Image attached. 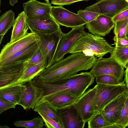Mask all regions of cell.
Masks as SVG:
<instances>
[{"mask_svg": "<svg viewBox=\"0 0 128 128\" xmlns=\"http://www.w3.org/2000/svg\"><path fill=\"white\" fill-rule=\"evenodd\" d=\"M94 56H86L80 52L68 56L42 70L37 75L45 80H60L92 68L97 60Z\"/></svg>", "mask_w": 128, "mask_h": 128, "instance_id": "1", "label": "cell"}, {"mask_svg": "<svg viewBox=\"0 0 128 128\" xmlns=\"http://www.w3.org/2000/svg\"><path fill=\"white\" fill-rule=\"evenodd\" d=\"M95 78L90 72H86L51 81L44 80L37 75L32 81L35 85L43 89L44 94L42 98L60 92H69L79 98L93 83Z\"/></svg>", "mask_w": 128, "mask_h": 128, "instance_id": "2", "label": "cell"}, {"mask_svg": "<svg viewBox=\"0 0 128 128\" xmlns=\"http://www.w3.org/2000/svg\"><path fill=\"white\" fill-rule=\"evenodd\" d=\"M114 48L104 38L87 33L75 42L69 53L82 52L86 56H95L99 58L102 57L107 54H111Z\"/></svg>", "mask_w": 128, "mask_h": 128, "instance_id": "3", "label": "cell"}, {"mask_svg": "<svg viewBox=\"0 0 128 128\" xmlns=\"http://www.w3.org/2000/svg\"><path fill=\"white\" fill-rule=\"evenodd\" d=\"M97 90L93 99L90 112L93 115L100 112L112 100L128 90L125 83L113 86L97 84Z\"/></svg>", "mask_w": 128, "mask_h": 128, "instance_id": "4", "label": "cell"}, {"mask_svg": "<svg viewBox=\"0 0 128 128\" xmlns=\"http://www.w3.org/2000/svg\"><path fill=\"white\" fill-rule=\"evenodd\" d=\"M35 33L40 37L37 41L39 48L44 58L46 68L51 64L59 42L65 34L60 28L55 32L49 34L39 32Z\"/></svg>", "mask_w": 128, "mask_h": 128, "instance_id": "5", "label": "cell"}, {"mask_svg": "<svg viewBox=\"0 0 128 128\" xmlns=\"http://www.w3.org/2000/svg\"><path fill=\"white\" fill-rule=\"evenodd\" d=\"M124 71V68L110 56L107 58H97L90 72L94 77L103 74L113 76L122 82Z\"/></svg>", "mask_w": 128, "mask_h": 128, "instance_id": "6", "label": "cell"}, {"mask_svg": "<svg viewBox=\"0 0 128 128\" xmlns=\"http://www.w3.org/2000/svg\"><path fill=\"white\" fill-rule=\"evenodd\" d=\"M128 8L125 0H98L84 9L113 18Z\"/></svg>", "mask_w": 128, "mask_h": 128, "instance_id": "7", "label": "cell"}, {"mask_svg": "<svg viewBox=\"0 0 128 128\" xmlns=\"http://www.w3.org/2000/svg\"><path fill=\"white\" fill-rule=\"evenodd\" d=\"M85 24L72 28L65 34L60 40L58 44L51 64L64 58L75 42L80 37L86 35L87 32L84 30Z\"/></svg>", "mask_w": 128, "mask_h": 128, "instance_id": "8", "label": "cell"}, {"mask_svg": "<svg viewBox=\"0 0 128 128\" xmlns=\"http://www.w3.org/2000/svg\"><path fill=\"white\" fill-rule=\"evenodd\" d=\"M51 14L58 24L68 28H72L87 24L78 14L70 11L62 6H52Z\"/></svg>", "mask_w": 128, "mask_h": 128, "instance_id": "9", "label": "cell"}, {"mask_svg": "<svg viewBox=\"0 0 128 128\" xmlns=\"http://www.w3.org/2000/svg\"><path fill=\"white\" fill-rule=\"evenodd\" d=\"M26 21L30 32L49 34L55 32L60 28V25L52 16L27 17Z\"/></svg>", "mask_w": 128, "mask_h": 128, "instance_id": "10", "label": "cell"}, {"mask_svg": "<svg viewBox=\"0 0 128 128\" xmlns=\"http://www.w3.org/2000/svg\"><path fill=\"white\" fill-rule=\"evenodd\" d=\"M56 113L62 128H83L86 122L74 104L61 108L56 109Z\"/></svg>", "mask_w": 128, "mask_h": 128, "instance_id": "11", "label": "cell"}, {"mask_svg": "<svg viewBox=\"0 0 128 128\" xmlns=\"http://www.w3.org/2000/svg\"><path fill=\"white\" fill-rule=\"evenodd\" d=\"M26 88L22 92L18 105L26 110L33 109L38 102L43 96V89L35 85L32 80L24 84Z\"/></svg>", "mask_w": 128, "mask_h": 128, "instance_id": "12", "label": "cell"}, {"mask_svg": "<svg viewBox=\"0 0 128 128\" xmlns=\"http://www.w3.org/2000/svg\"><path fill=\"white\" fill-rule=\"evenodd\" d=\"M40 39L39 36L36 33L30 32L14 42L8 43L1 50L0 54V62Z\"/></svg>", "mask_w": 128, "mask_h": 128, "instance_id": "13", "label": "cell"}, {"mask_svg": "<svg viewBox=\"0 0 128 128\" xmlns=\"http://www.w3.org/2000/svg\"><path fill=\"white\" fill-rule=\"evenodd\" d=\"M24 62H17L0 66V88L16 82L24 70Z\"/></svg>", "mask_w": 128, "mask_h": 128, "instance_id": "14", "label": "cell"}, {"mask_svg": "<svg viewBox=\"0 0 128 128\" xmlns=\"http://www.w3.org/2000/svg\"><path fill=\"white\" fill-rule=\"evenodd\" d=\"M97 90L96 84L92 88L88 89L80 97L74 105L82 119L86 122L93 116L90 112L93 99Z\"/></svg>", "mask_w": 128, "mask_h": 128, "instance_id": "15", "label": "cell"}, {"mask_svg": "<svg viewBox=\"0 0 128 128\" xmlns=\"http://www.w3.org/2000/svg\"><path fill=\"white\" fill-rule=\"evenodd\" d=\"M115 23L112 18L100 14L94 20L86 24V28L94 35L104 36L114 28Z\"/></svg>", "mask_w": 128, "mask_h": 128, "instance_id": "16", "label": "cell"}, {"mask_svg": "<svg viewBox=\"0 0 128 128\" xmlns=\"http://www.w3.org/2000/svg\"><path fill=\"white\" fill-rule=\"evenodd\" d=\"M128 96V92L121 94L107 104L100 112L110 123L115 124Z\"/></svg>", "mask_w": 128, "mask_h": 128, "instance_id": "17", "label": "cell"}, {"mask_svg": "<svg viewBox=\"0 0 128 128\" xmlns=\"http://www.w3.org/2000/svg\"><path fill=\"white\" fill-rule=\"evenodd\" d=\"M78 98L69 92H60L43 98L38 103L46 101L56 109H61L74 104Z\"/></svg>", "mask_w": 128, "mask_h": 128, "instance_id": "18", "label": "cell"}, {"mask_svg": "<svg viewBox=\"0 0 128 128\" xmlns=\"http://www.w3.org/2000/svg\"><path fill=\"white\" fill-rule=\"evenodd\" d=\"M27 17L37 16H52L51 4L41 2L36 0H30L23 4Z\"/></svg>", "mask_w": 128, "mask_h": 128, "instance_id": "19", "label": "cell"}, {"mask_svg": "<svg viewBox=\"0 0 128 128\" xmlns=\"http://www.w3.org/2000/svg\"><path fill=\"white\" fill-rule=\"evenodd\" d=\"M38 48L37 42H34L0 62V66L8 65L17 62H24L31 58Z\"/></svg>", "mask_w": 128, "mask_h": 128, "instance_id": "20", "label": "cell"}, {"mask_svg": "<svg viewBox=\"0 0 128 128\" xmlns=\"http://www.w3.org/2000/svg\"><path fill=\"white\" fill-rule=\"evenodd\" d=\"M26 18L23 11L15 19L10 43H12L22 38L28 33L27 32L29 28L27 23Z\"/></svg>", "mask_w": 128, "mask_h": 128, "instance_id": "21", "label": "cell"}, {"mask_svg": "<svg viewBox=\"0 0 128 128\" xmlns=\"http://www.w3.org/2000/svg\"><path fill=\"white\" fill-rule=\"evenodd\" d=\"M26 88L25 84H16L0 88V98L16 103L20 101L22 93Z\"/></svg>", "mask_w": 128, "mask_h": 128, "instance_id": "22", "label": "cell"}, {"mask_svg": "<svg viewBox=\"0 0 128 128\" xmlns=\"http://www.w3.org/2000/svg\"><path fill=\"white\" fill-rule=\"evenodd\" d=\"M45 68L44 63L43 62L24 69L19 78L16 82L8 86L24 84L28 81L32 80L40 72Z\"/></svg>", "mask_w": 128, "mask_h": 128, "instance_id": "23", "label": "cell"}, {"mask_svg": "<svg viewBox=\"0 0 128 128\" xmlns=\"http://www.w3.org/2000/svg\"><path fill=\"white\" fill-rule=\"evenodd\" d=\"M14 14L11 10L6 11L0 17V44L5 34L13 25Z\"/></svg>", "mask_w": 128, "mask_h": 128, "instance_id": "24", "label": "cell"}, {"mask_svg": "<svg viewBox=\"0 0 128 128\" xmlns=\"http://www.w3.org/2000/svg\"><path fill=\"white\" fill-rule=\"evenodd\" d=\"M88 128H122L116 124L110 123L99 112L94 115L88 121Z\"/></svg>", "mask_w": 128, "mask_h": 128, "instance_id": "25", "label": "cell"}, {"mask_svg": "<svg viewBox=\"0 0 128 128\" xmlns=\"http://www.w3.org/2000/svg\"><path fill=\"white\" fill-rule=\"evenodd\" d=\"M110 56L126 68L128 65V46H115L113 51L110 54Z\"/></svg>", "mask_w": 128, "mask_h": 128, "instance_id": "26", "label": "cell"}, {"mask_svg": "<svg viewBox=\"0 0 128 128\" xmlns=\"http://www.w3.org/2000/svg\"><path fill=\"white\" fill-rule=\"evenodd\" d=\"M33 110L36 112L44 113L60 124L56 109L47 102L44 101L38 103Z\"/></svg>", "mask_w": 128, "mask_h": 128, "instance_id": "27", "label": "cell"}, {"mask_svg": "<svg viewBox=\"0 0 128 128\" xmlns=\"http://www.w3.org/2000/svg\"><path fill=\"white\" fill-rule=\"evenodd\" d=\"M42 118L38 116L30 120H16L14 124L18 127H24L27 128H42L44 125Z\"/></svg>", "mask_w": 128, "mask_h": 128, "instance_id": "28", "label": "cell"}, {"mask_svg": "<svg viewBox=\"0 0 128 128\" xmlns=\"http://www.w3.org/2000/svg\"><path fill=\"white\" fill-rule=\"evenodd\" d=\"M128 23V18L115 22L113 30L114 35L113 40L114 41L126 37V30Z\"/></svg>", "mask_w": 128, "mask_h": 128, "instance_id": "29", "label": "cell"}, {"mask_svg": "<svg viewBox=\"0 0 128 128\" xmlns=\"http://www.w3.org/2000/svg\"><path fill=\"white\" fill-rule=\"evenodd\" d=\"M96 82L97 84L109 85H118L124 82V81L120 82L116 77L111 75L103 74L95 77Z\"/></svg>", "mask_w": 128, "mask_h": 128, "instance_id": "30", "label": "cell"}, {"mask_svg": "<svg viewBox=\"0 0 128 128\" xmlns=\"http://www.w3.org/2000/svg\"><path fill=\"white\" fill-rule=\"evenodd\" d=\"M115 124L120 126L122 128L128 127V96Z\"/></svg>", "mask_w": 128, "mask_h": 128, "instance_id": "31", "label": "cell"}, {"mask_svg": "<svg viewBox=\"0 0 128 128\" xmlns=\"http://www.w3.org/2000/svg\"><path fill=\"white\" fill-rule=\"evenodd\" d=\"M44 62V60L41 52L38 48L32 56L24 64V69Z\"/></svg>", "mask_w": 128, "mask_h": 128, "instance_id": "32", "label": "cell"}, {"mask_svg": "<svg viewBox=\"0 0 128 128\" xmlns=\"http://www.w3.org/2000/svg\"><path fill=\"white\" fill-rule=\"evenodd\" d=\"M78 14L87 23L96 19L100 14L84 10H80Z\"/></svg>", "mask_w": 128, "mask_h": 128, "instance_id": "33", "label": "cell"}, {"mask_svg": "<svg viewBox=\"0 0 128 128\" xmlns=\"http://www.w3.org/2000/svg\"><path fill=\"white\" fill-rule=\"evenodd\" d=\"M44 123V125L48 128H62L61 124L53 119L42 112H38Z\"/></svg>", "mask_w": 128, "mask_h": 128, "instance_id": "34", "label": "cell"}, {"mask_svg": "<svg viewBox=\"0 0 128 128\" xmlns=\"http://www.w3.org/2000/svg\"><path fill=\"white\" fill-rule=\"evenodd\" d=\"M16 103L9 101L0 98V114L6 110L12 108H15Z\"/></svg>", "mask_w": 128, "mask_h": 128, "instance_id": "35", "label": "cell"}, {"mask_svg": "<svg viewBox=\"0 0 128 128\" xmlns=\"http://www.w3.org/2000/svg\"><path fill=\"white\" fill-rule=\"evenodd\" d=\"M89 0H51V3L54 5L63 6L70 5L80 1Z\"/></svg>", "mask_w": 128, "mask_h": 128, "instance_id": "36", "label": "cell"}, {"mask_svg": "<svg viewBox=\"0 0 128 128\" xmlns=\"http://www.w3.org/2000/svg\"><path fill=\"white\" fill-rule=\"evenodd\" d=\"M128 18V8L118 14L117 15L112 19L115 22L126 19Z\"/></svg>", "mask_w": 128, "mask_h": 128, "instance_id": "37", "label": "cell"}, {"mask_svg": "<svg viewBox=\"0 0 128 128\" xmlns=\"http://www.w3.org/2000/svg\"><path fill=\"white\" fill-rule=\"evenodd\" d=\"M114 44L116 46L125 47L128 46V37L120 39L115 41Z\"/></svg>", "mask_w": 128, "mask_h": 128, "instance_id": "38", "label": "cell"}, {"mask_svg": "<svg viewBox=\"0 0 128 128\" xmlns=\"http://www.w3.org/2000/svg\"><path fill=\"white\" fill-rule=\"evenodd\" d=\"M124 71V81L128 90V65Z\"/></svg>", "mask_w": 128, "mask_h": 128, "instance_id": "39", "label": "cell"}, {"mask_svg": "<svg viewBox=\"0 0 128 128\" xmlns=\"http://www.w3.org/2000/svg\"><path fill=\"white\" fill-rule=\"evenodd\" d=\"M18 0H10L9 3L10 5L13 6L14 4L18 2Z\"/></svg>", "mask_w": 128, "mask_h": 128, "instance_id": "40", "label": "cell"}, {"mask_svg": "<svg viewBox=\"0 0 128 128\" xmlns=\"http://www.w3.org/2000/svg\"><path fill=\"white\" fill-rule=\"evenodd\" d=\"M0 128H9V127L8 126L6 125L0 126Z\"/></svg>", "mask_w": 128, "mask_h": 128, "instance_id": "41", "label": "cell"}, {"mask_svg": "<svg viewBox=\"0 0 128 128\" xmlns=\"http://www.w3.org/2000/svg\"><path fill=\"white\" fill-rule=\"evenodd\" d=\"M128 34V23L127 25L126 30V35Z\"/></svg>", "mask_w": 128, "mask_h": 128, "instance_id": "42", "label": "cell"}, {"mask_svg": "<svg viewBox=\"0 0 128 128\" xmlns=\"http://www.w3.org/2000/svg\"><path fill=\"white\" fill-rule=\"evenodd\" d=\"M49 0H45L46 2H49Z\"/></svg>", "mask_w": 128, "mask_h": 128, "instance_id": "43", "label": "cell"}, {"mask_svg": "<svg viewBox=\"0 0 128 128\" xmlns=\"http://www.w3.org/2000/svg\"><path fill=\"white\" fill-rule=\"evenodd\" d=\"M125 1L126 2H127L128 3V0H125Z\"/></svg>", "mask_w": 128, "mask_h": 128, "instance_id": "44", "label": "cell"}, {"mask_svg": "<svg viewBox=\"0 0 128 128\" xmlns=\"http://www.w3.org/2000/svg\"><path fill=\"white\" fill-rule=\"evenodd\" d=\"M126 36L127 37H128V34H126Z\"/></svg>", "mask_w": 128, "mask_h": 128, "instance_id": "45", "label": "cell"}]
</instances>
